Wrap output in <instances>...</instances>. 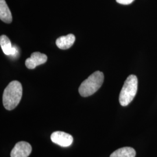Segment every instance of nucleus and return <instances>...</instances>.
Returning <instances> with one entry per match:
<instances>
[{"instance_id":"obj_11","label":"nucleus","mask_w":157,"mask_h":157,"mask_svg":"<svg viewBox=\"0 0 157 157\" xmlns=\"http://www.w3.org/2000/svg\"><path fill=\"white\" fill-rule=\"evenodd\" d=\"M135 0H116L118 3L122 5H129L132 3Z\"/></svg>"},{"instance_id":"obj_6","label":"nucleus","mask_w":157,"mask_h":157,"mask_svg":"<svg viewBox=\"0 0 157 157\" xmlns=\"http://www.w3.org/2000/svg\"><path fill=\"white\" fill-rule=\"evenodd\" d=\"M47 61V56L45 54L39 52H35L26 60L25 65L28 69H33L36 67L45 63Z\"/></svg>"},{"instance_id":"obj_5","label":"nucleus","mask_w":157,"mask_h":157,"mask_svg":"<svg viewBox=\"0 0 157 157\" xmlns=\"http://www.w3.org/2000/svg\"><path fill=\"white\" fill-rule=\"evenodd\" d=\"M32 150V146L28 142L20 141L12 150L11 157H28Z\"/></svg>"},{"instance_id":"obj_8","label":"nucleus","mask_w":157,"mask_h":157,"mask_svg":"<svg viewBox=\"0 0 157 157\" xmlns=\"http://www.w3.org/2000/svg\"><path fill=\"white\" fill-rule=\"evenodd\" d=\"M0 19L6 23H10L12 21L11 12L5 0H0Z\"/></svg>"},{"instance_id":"obj_7","label":"nucleus","mask_w":157,"mask_h":157,"mask_svg":"<svg viewBox=\"0 0 157 157\" xmlns=\"http://www.w3.org/2000/svg\"><path fill=\"white\" fill-rule=\"evenodd\" d=\"M75 41V36L73 34L61 36L56 40V45L61 50H67L73 45Z\"/></svg>"},{"instance_id":"obj_10","label":"nucleus","mask_w":157,"mask_h":157,"mask_svg":"<svg viewBox=\"0 0 157 157\" xmlns=\"http://www.w3.org/2000/svg\"><path fill=\"white\" fill-rule=\"evenodd\" d=\"M0 45L2 50L6 56H11L13 46L9 38L6 35H1L0 37Z\"/></svg>"},{"instance_id":"obj_9","label":"nucleus","mask_w":157,"mask_h":157,"mask_svg":"<svg viewBox=\"0 0 157 157\" xmlns=\"http://www.w3.org/2000/svg\"><path fill=\"white\" fill-rule=\"evenodd\" d=\"M136 154L134 148L129 147H125L119 148L117 150L113 152L110 157H135Z\"/></svg>"},{"instance_id":"obj_4","label":"nucleus","mask_w":157,"mask_h":157,"mask_svg":"<svg viewBox=\"0 0 157 157\" xmlns=\"http://www.w3.org/2000/svg\"><path fill=\"white\" fill-rule=\"evenodd\" d=\"M51 140L56 144L63 147H67L72 144L73 139V137L68 133L56 131L51 135Z\"/></svg>"},{"instance_id":"obj_1","label":"nucleus","mask_w":157,"mask_h":157,"mask_svg":"<svg viewBox=\"0 0 157 157\" xmlns=\"http://www.w3.org/2000/svg\"><path fill=\"white\" fill-rule=\"evenodd\" d=\"M22 96L21 83L14 80L6 86L2 96L3 104L6 109L11 111L15 108L20 102Z\"/></svg>"},{"instance_id":"obj_2","label":"nucleus","mask_w":157,"mask_h":157,"mask_svg":"<svg viewBox=\"0 0 157 157\" xmlns=\"http://www.w3.org/2000/svg\"><path fill=\"white\" fill-rule=\"evenodd\" d=\"M104 80V74L100 71H96L84 80L78 88L80 95L87 97L94 94L100 88Z\"/></svg>"},{"instance_id":"obj_3","label":"nucleus","mask_w":157,"mask_h":157,"mask_svg":"<svg viewBox=\"0 0 157 157\" xmlns=\"http://www.w3.org/2000/svg\"><path fill=\"white\" fill-rule=\"evenodd\" d=\"M138 89V80L135 75H130L124 82L121 91L119 100L120 104L125 107L134 99Z\"/></svg>"}]
</instances>
